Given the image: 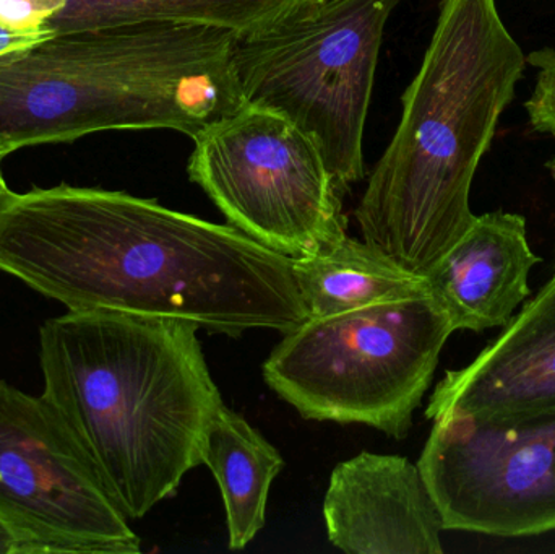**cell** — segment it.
I'll return each mask as SVG.
<instances>
[{
	"mask_svg": "<svg viewBox=\"0 0 555 554\" xmlns=\"http://www.w3.org/2000/svg\"><path fill=\"white\" fill-rule=\"evenodd\" d=\"M0 272L67 311L182 322L240 337L307 314L291 257L120 191L33 188L0 208Z\"/></svg>",
	"mask_w": 555,
	"mask_h": 554,
	"instance_id": "obj_1",
	"label": "cell"
},
{
	"mask_svg": "<svg viewBox=\"0 0 555 554\" xmlns=\"http://www.w3.org/2000/svg\"><path fill=\"white\" fill-rule=\"evenodd\" d=\"M195 325L67 311L39 327L41 396L127 519L178 493L223 403Z\"/></svg>",
	"mask_w": 555,
	"mask_h": 554,
	"instance_id": "obj_2",
	"label": "cell"
},
{
	"mask_svg": "<svg viewBox=\"0 0 555 554\" xmlns=\"http://www.w3.org/2000/svg\"><path fill=\"white\" fill-rule=\"evenodd\" d=\"M524 68L495 0H442L397 132L356 208L369 246L426 276L469 230L476 169Z\"/></svg>",
	"mask_w": 555,
	"mask_h": 554,
	"instance_id": "obj_3",
	"label": "cell"
},
{
	"mask_svg": "<svg viewBox=\"0 0 555 554\" xmlns=\"http://www.w3.org/2000/svg\"><path fill=\"white\" fill-rule=\"evenodd\" d=\"M240 33L145 23L61 33L0 61V159L107 130L171 129L194 139L243 104Z\"/></svg>",
	"mask_w": 555,
	"mask_h": 554,
	"instance_id": "obj_4",
	"label": "cell"
},
{
	"mask_svg": "<svg viewBox=\"0 0 555 554\" xmlns=\"http://www.w3.org/2000/svg\"><path fill=\"white\" fill-rule=\"evenodd\" d=\"M453 332L429 292L309 318L284 334L263 377L302 418L403 439Z\"/></svg>",
	"mask_w": 555,
	"mask_h": 554,
	"instance_id": "obj_5",
	"label": "cell"
},
{
	"mask_svg": "<svg viewBox=\"0 0 555 554\" xmlns=\"http://www.w3.org/2000/svg\"><path fill=\"white\" fill-rule=\"evenodd\" d=\"M398 2L312 0L234 41L243 103L304 130L343 192L365 175V119L385 25Z\"/></svg>",
	"mask_w": 555,
	"mask_h": 554,
	"instance_id": "obj_6",
	"label": "cell"
},
{
	"mask_svg": "<svg viewBox=\"0 0 555 554\" xmlns=\"http://www.w3.org/2000/svg\"><path fill=\"white\" fill-rule=\"evenodd\" d=\"M189 178L237 230L296 259L348 236L341 195L312 139L243 103L194 137Z\"/></svg>",
	"mask_w": 555,
	"mask_h": 554,
	"instance_id": "obj_7",
	"label": "cell"
},
{
	"mask_svg": "<svg viewBox=\"0 0 555 554\" xmlns=\"http://www.w3.org/2000/svg\"><path fill=\"white\" fill-rule=\"evenodd\" d=\"M0 520L22 554H135L139 536L44 397L0 379Z\"/></svg>",
	"mask_w": 555,
	"mask_h": 554,
	"instance_id": "obj_8",
	"label": "cell"
},
{
	"mask_svg": "<svg viewBox=\"0 0 555 554\" xmlns=\"http://www.w3.org/2000/svg\"><path fill=\"white\" fill-rule=\"evenodd\" d=\"M433 422L417 467L443 529L508 539L555 530V410L514 422Z\"/></svg>",
	"mask_w": 555,
	"mask_h": 554,
	"instance_id": "obj_9",
	"label": "cell"
},
{
	"mask_svg": "<svg viewBox=\"0 0 555 554\" xmlns=\"http://www.w3.org/2000/svg\"><path fill=\"white\" fill-rule=\"evenodd\" d=\"M555 410V273L468 366L447 371L429 420L462 415L514 422Z\"/></svg>",
	"mask_w": 555,
	"mask_h": 554,
	"instance_id": "obj_10",
	"label": "cell"
},
{
	"mask_svg": "<svg viewBox=\"0 0 555 554\" xmlns=\"http://www.w3.org/2000/svg\"><path fill=\"white\" fill-rule=\"evenodd\" d=\"M330 543L349 554H442L443 523L420 467L361 452L336 465L323 501Z\"/></svg>",
	"mask_w": 555,
	"mask_h": 554,
	"instance_id": "obj_11",
	"label": "cell"
},
{
	"mask_svg": "<svg viewBox=\"0 0 555 554\" xmlns=\"http://www.w3.org/2000/svg\"><path fill=\"white\" fill-rule=\"evenodd\" d=\"M540 262L528 243L525 217L492 211L476 217L427 273V288L453 331L505 327L531 295L528 279Z\"/></svg>",
	"mask_w": 555,
	"mask_h": 554,
	"instance_id": "obj_12",
	"label": "cell"
},
{
	"mask_svg": "<svg viewBox=\"0 0 555 554\" xmlns=\"http://www.w3.org/2000/svg\"><path fill=\"white\" fill-rule=\"evenodd\" d=\"M202 464L220 485L228 545L246 549L266 526L270 488L284 467L280 451L223 402L205 429Z\"/></svg>",
	"mask_w": 555,
	"mask_h": 554,
	"instance_id": "obj_13",
	"label": "cell"
},
{
	"mask_svg": "<svg viewBox=\"0 0 555 554\" xmlns=\"http://www.w3.org/2000/svg\"><path fill=\"white\" fill-rule=\"evenodd\" d=\"M309 318L343 314L429 292L426 276L408 272L365 241L343 237L312 256L291 259Z\"/></svg>",
	"mask_w": 555,
	"mask_h": 554,
	"instance_id": "obj_14",
	"label": "cell"
},
{
	"mask_svg": "<svg viewBox=\"0 0 555 554\" xmlns=\"http://www.w3.org/2000/svg\"><path fill=\"white\" fill-rule=\"evenodd\" d=\"M527 61L538 68V81L525 109L534 130L555 137V48L538 49Z\"/></svg>",
	"mask_w": 555,
	"mask_h": 554,
	"instance_id": "obj_15",
	"label": "cell"
},
{
	"mask_svg": "<svg viewBox=\"0 0 555 554\" xmlns=\"http://www.w3.org/2000/svg\"><path fill=\"white\" fill-rule=\"evenodd\" d=\"M67 0H0V25L15 31H39Z\"/></svg>",
	"mask_w": 555,
	"mask_h": 554,
	"instance_id": "obj_16",
	"label": "cell"
},
{
	"mask_svg": "<svg viewBox=\"0 0 555 554\" xmlns=\"http://www.w3.org/2000/svg\"><path fill=\"white\" fill-rule=\"evenodd\" d=\"M54 35L55 31L51 28L39 29V31H15L0 25V61L23 54L41 42L48 41Z\"/></svg>",
	"mask_w": 555,
	"mask_h": 554,
	"instance_id": "obj_17",
	"label": "cell"
},
{
	"mask_svg": "<svg viewBox=\"0 0 555 554\" xmlns=\"http://www.w3.org/2000/svg\"><path fill=\"white\" fill-rule=\"evenodd\" d=\"M0 554H22L18 540L15 539L9 527L0 520Z\"/></svg>",
	"mask_w": 555,
	"mask_h": 554,
	"instance_id": "obj_18",
	"label": "cell"
},
{
	"mask_svg": "<svg viewBox=\"0 0 555 554\" xmlns=\"http://www.w3.org/2000/svg\"><path fill=\"white\" fill-rule=\"evenodd\" d=\"M9 185H7L5 179H3L2 172V159H0V208H2L3 202L9 197L10 194Z\"/></svg>",
	"mask_w": 555,
	"mask_h": 554,
	"instance_id": "obj_19",
	"label": "cell"
},
{
	"mask_svg": "<svg viewBox=\"0 0 555 554\" xmlns=\"http://www.w3.org/2000/svg\"><path fill=\"white\" fill-rule=\"evenodd\" d=\"M547 169H550L551 175H553V178L555 179V156L551 162H547Z\"/></svg>",
	"mask_w": 555,
	"mask_h": 554,
	"instance_id": "obj_20",
	"label": "cell"
}]
</instances>
